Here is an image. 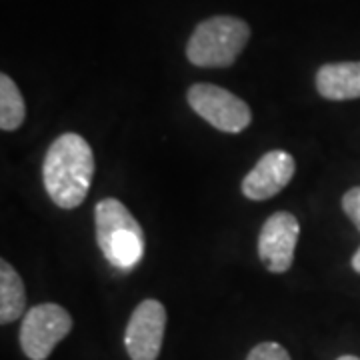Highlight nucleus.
<instances>
[{
    "label": "nucleus",
    "mask_w": 360,
    "mask_h": 360,
    "mask_svg": "<svg viewBox=\"0 0 360 360\" xmlns=\"http://www.w3.org/2000/svg\"><path fill=\"white\" fill-rule=\"evenodd\" d=\"M26 309V290L20 274L4 258L0 260V322H11L22 319Z\"/></svg>",
    "instance_id": "obj_10"
},
{
    "label": "nucleus",
    "mask_w": 360,
    "mask_h": 360,
    "mask_svg": "<svg viewBox=\"0 0 360 360\" xmlns=\"http://www.w3.org/2000/svg\"><path fill=\"white\" fill-rule=\"evenodd\" d=\"M26 104L18 86L8 75H0V129L11 132L22 127Z\"/></svg>",
    "instance_id": "obj_11"
},
{
    "label": "nucleus",
    "mask_w": 360,
    "mask_h": 360,
    "mask_svg": "<svg viewBox=\"0 0 360 360\" xmlns=\"http://www.w3.org/2000/svg\"><path fill=\"white\" fill-rule=\"evenodd\" d=\"M246 360H292L288 350L278 342H260L248 352Z\"/></svg>",
    "instance_id": "obj_12"
},
{
    "label": "nucleus",
    "mask_w": 360,
    "mask_h": 360,
    "mask_svg": "<svg viewBox=\"0 0 360 360\" xmlns=\"http://www.w3.org/2000/svg\"><path fill=\"white\" fill-rule=\"evenodd\" d=\"M94 176V155L77 132H65L52 142L42 165L44 188L56 206L72 210L84 202Z\"/></svg>",
    "instance_id": "obj_1"
},
{
    "label": "nucleus",
    "mask_w": 360,
    "mask_h": 360,
    "mask_svg": "<svg viewBox=\"0 0 360 360\" xmlns=\"http://www.w3.org/2000/svg\"><path fill=\"white\" fill-rule=\"evenodd\" d=\"M186 101L196 115L222 132L236 134L252 122L250 106L236 94H232L231 90L217 84H193L186 92Z\"/></svg>",
    "instance_id": "obj_5"
},
{
    "label": "nucleus",
    "mask_w": 360,
    "mask_h": 360,
    "mask_svg": "<svg viewBox=\"0 0 360 360\" xmlns=\"http://www.w3.org/2000/svg\"><path fill=\"white\" fill-rule=\"evenodd\" d=\"M296 172L292 155L270 150L258 160L243 180V194L250 200H269L288 186Z\"/></svg>",
    "instance_id": "obj_8"
},
{
    "label": "nucleus",
    "mask_w": 360,
    "mask_h": 360,
    "mask_svg": "<svg viewBox=\"0 0 360 360\" xmlns=\"http://www.w3.org/2000/svg\"><path fill=\"white\" fill-rule=\"evenodd\" d=\"M167 333V309L160 300L146 298L130 314L124 330V348L130 360H156Z\"/></svg>",
    "instance_id": "obj_6"
},
{
    "label": "nucleus",
    "mask_w": 360,
    "mask_h": 360,
    "mask_svg": "<svg viewBox=\"0 0 360 360\" xmlns=\"http://www.w3.org/2000/svg\"><path fill=\"white\" fill-rule=\"evenodd\" d=\"M250 39V28L236 16H212L194 28L186 58L200 68L231 66Z\"/></svg>",
    "instance_id": "obj_3"
},
{
    "label": "nucleus",
    "mask_w": 360,
    "mask_h": 360,
    "mask_svg": "<svg viewBox=\"0 0 360 360\" xmlns=\"http://www.w3.org/2000/svg\"><path fill=\"white\" fill-rule=\"evenodd\" d=\"M342 210L348 219L354 222V226L360 232V186H352L342 196Z\"/></svg>",
    "instance_id": "obj_13"
},
{
    "label": "nucleus",
    "mask_w": 360,
    "mask_h": 360,
    "mask_svg": "<svg viewBox=\"0 0 360 360\" xmlns=\"http://www.w3.org/2000/svg\"><path fill=\"white\" fill-rule=\"evenodd\" d=\"M72 316L56 302H44L26 310L20 326V348L28 360H46L58 342L72 330Z\"/></svg>",
    "instance_id": "obj_4"
},
{
    "label": "nucleus",
    "mask_w": 360,
    "mask_h": 360,
    "mask_svg": "<svg viewBox=\"0 0 360 360\" xmlns=\"http://www.w3.org/2000/svg\"><path fill=\"white\" fill-rule=\"evenodd\" d=\"M298 234L300 224L295 214L286 210L270 214L262 224L258 236V257L270 272L283 274L292 266Z\"/></svg>",
    "instance_id": "obj_7"
},
{
    "label": "nucleus",
    "mask_w": 360,
    "mask_h": 360,
    "mask_svg": "<svg viewBox=\"0 0 360 360\" xmlns=\"http://www.w3.org/2000/svg\"><path fill=\"white\" fill-rule=\"evenodd\" d=\"M352 269L360 274V248L354 252V257H352Z\"/></svg>",
    "instance_id": "obj_14"
},
{
    "label": "nucleus",
    "mask_w": 360,
    "mask_h": 360,
    "mask_svg": "<svg viewBox=\"0 0 360 360\" xmlns=\"http://www.w3.org/2000/svg\"><path fill=\"white\" fill-rule=\"evenodd\" d=\"M316 90L326 101L360 98V63H333L316 72Z\"/></svg>",
    "instance_id": "obj_9"
},
{
    "label": "nucleus",
    "mask_w": 360,
    "mask_h": 360,
    "mask_svg": "<svg viewBox=\"0 0 360 360\" xmlns=\"http://www.w3.org/2000/svg\"><path fill=\"white\" fill-rule=\"evenodd\" d=\"M336 360H360L359 356H354V354H342V356H338Z\"/></svg>",
    "instance_id": "obj_15"
},
{
    "label": "nucleus",
    "mask_w": 360,
    "mask_h": 360,
    "mask_svg": "<svg viewBox=\"0 0 360 360\" xmlns=\"http://www.w3.org/2000/svg\"><path fill=\"white\" fill-rule=\"evenodd\" d=\"M96 243L104 258L118 270L134 269L144 255V232L139 220L116 198H104L94 208Z\"/></svg>",
    "instance_id": "obj_2"
}]
</instances>
